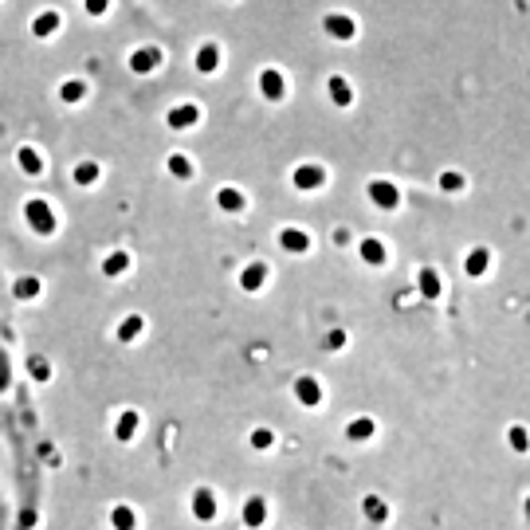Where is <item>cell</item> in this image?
I'll use <instances>...</instances> for the list:
<instances>
[{
    "instance_id": "6da1fadb",
    "label": "cell",
    "mask_w": 530,
    "mask_h": 530,
    "mask_svg": "<svg viewBox=\"0 0 530 530\" xmlns=\"http://www.w3.org/2000/svg\"><path fill=\"white\" fill-rule=\"evenodd\" d=\"M24 216H28V224L40 232V236H51V232L60 228V221H55L51 204H48V200H40V197H32L28 204H24Z\"/></svg>"
},
{
    "instance_id": "7a4b0ae2",
    "label": "cell",
    "mask_w": 530,
    "mask_h": 530,
    "mask_svg": "<svg viewBox=\"0 0 530 530\" xmlns=\"http://www.w3.org/2000/svg\"><path fill=\"white\" fill-rule=\"evenodd\" d=\"M370 200L377 204V209H397L400 204V189L393 185V181H370Z\"/></svg>"
},
{
    "instance_id": "3957f363",
    "label": "cell",
    "mask_w": 530,
    "mask_h": 530,
    "mask_svg": "<svg viewBox=\"0 0 530 530\" xmlns=\"http://www.w3.org/2000/svg\"><path fill=\"white\" fill-rule=\"evenodd\" d=\"M291 181H295V189L299 193H314V189L326 185V169H322V165H299Z\"/></svg>"
},
{
    "instance_id": "277c9868",
    "label": "cell",
    "mask_w": 530,
    "mask_h": 530,
    "mask_svg": "<svg viewBox=\"0 0 530 530\" xmlns=\"http://www.w3.org/2000/svg\"><path fill=\"white\" fill-rule=\"evenodd\" d=\"M165 122H169V130H189V126L200 122V106L197 102H181V106H173V111L165 114Z\"/></svg>"
},
{
    "instance_id": "5b68a950",
    "label": "cell",
    "mask_w": 530,
    "mask_h": 530,
    "mask_svg": "<svg viewBox=\"0 0 530 530\" xmlns=\"http://www.w3.org/2000/svg\"><path fill=\"white\" fill-rule=\"evenodd\" d=\"M322 28H326V36H334V40H354V36H358V24H354L350 16H342V12H330V16L322 20Z\"/></svg>"
},
{
    "instance_id": "8992f818",
    "label": "cell",
    "mask_w": 530,
    "mask_h": 530,
    "mask_svg": "<svg viewBox=\"0 0 530 530\" xmlns=\"http://www.w3.org/2000/svg\"><path fill=\"white\" fill-rule=\"evenodd\" d=\"M377 436V420L373 417H354L350 424H346V440L350 444H365V440H373Z\"/></svg>"
},
{
    "instance_id": "52a82bcc",
    "label": "cell",
    "mask_w": 530,
    "mask_h": 530,
    "mask_svg": "<svg viewBox=\"0 0 530 530\" xmlns=\"http://www.w3.org/2000/svg\"><path fill=\"white\" fill-rule=\"evenodd\" d=\"M161 48H138L130 55V71H138V75H150V71H158L161 67Z\"/></svg>"
},
{
    "instance_id": "ba28073f",
    "label": "cell",
    "mask_w": 530,
    "mask_h": 530,
    "mask_svg": "<svg viewBox=\"0 0 530 530\" xmlns=\"http://www.w3.org/2000/svg\"><path fill=\"white\" fill-rule=\"evenodd\" d=\"M279 248L291 251V256H302V251H310V232H302V228H279Z\"/></svg>"
},
{
    "instance_id": "9c48e42d",
    "label": "cell",
    "mask_w": 530,
    "mask_h": 530,
    "mask_svg": "<svg viewBox=\"0 0 530 530\" xmlns=\"http://www.w3.org/2000/svg\"><path fill=\"white\" fill-rule=\"evenodd\" d=\"M260 90H263V99L267 102H283V95H287V83H283V75L275 67H267L260 75Z\"/></svg>"
},
{
    "instance_id": "30bf717a",
    "label": "cell",
    "mask_w": 530,
    "mask_h": 530,
    "mask_svg": "<svg viewBox=\"0 0 530 530\" xmlns=\"http://www.w3.org/2000/svg\"><path fill=\"white\" fill-rule=\"evenodd\" d=\"M295 397H299V405H307V409L322 405V385H319V377H299V381H295Z\"/></svg>"
},
{
    "instance_id": "8fae6325",
    "label": "cell",
    "mask_w": 530,
    "mask_h": 530,
    "mask_svg": "<svg viewBox=\"0 0 530 530\" xmlns=\"http://www.w3.org/2000/svg\"><path fill=\"white\" fill-rule=\"evenodd\" d=\"M60 28H63V16H60V12H40V16L32 20V36H36V40H51Z\"/></svg>"
},
{
    "instance_id": "7c38bea8",
    "label": "cell",
    "mask_w": 530,
    "mask_h": 530,
    "mask_svg": "<svg viewBox=\"0 0 530 530\" xmlns=\"http://www.w3.org/2000/svg\"><path fill=\"white\" fill-rule=\"evenodd\" d=\"M193 515H197L200 522H212V519H216V499H212V491L200 487L197 495H193Z\"/></svg>"
},
{
    "instance_id": "4fadbf2b",
    "label": "cell",
    "mask_w": 530,
    "mask_h": 530,
    "mask_svg": "<svg viewBox=\"0 0 530 530\" xmlns=\"http://www.w3.org/2000/svg\"><path fill=\"white\" fill-rule=\"evenodd\" d=\"M361 515L370 522H389V503L381 499V495H365L361 499Z\"/></svg>"
},
{
    "instance_id": "5bb4252c",
    "label": "cell",
    "mask_w": 530,
    "mask_h": 530,
    "mask_svg": "<svg viewBox=\"0 0 530 530\" xmlns=\"http://www.w3.org/2000/svg\"><path fill=\"white\" fill-rule=\"evenodd\" d=\"M358 256H361L365 263H370V267H381V263L389 260V251H385V244H381V240H373V236H370V240H361Z\"/></svg>"
},
{
    "instance_id": "9a60e30c",
    "label": "cell",
    "mask_w": 530,
    "mask_h": 530,
    "mask_svg": "<svg viewBox=\"0 0 530 530\" xmlns=\"http://www.w3.org/2000/svg\"><path fill=\"white\" fill-rule=\"evenodd\" d=\"M263 283H267V263H248V267L240 271V287L244 291H260Z\"/></svg>"
},
{
    "instance_id": "2e32d148",
    "label": "cell",
    "mask_w": 530,
    "mask_h": 530,
    "mask_svg": "<svg viewBox=\"0 0 530 530\" xmlns=\"http://www.w3.org/2000/svg\"><path fill=\"white\" fill-rule=\"evenodd\" d=\"M216 204H221L224 212H244V209H248V197H244L240 189H232V185H224V189L216 193Z\"/></svg>"
},
{
    "instance_id": "e0dca14e",
    "label": "cell",
    "mask_w": 530,
    "mask_h": 530,
    "mask_svg": "<svg viewBox=\"0 0 530 530\" xmlns=\"http://www.w3.org/2000/svg\"><path fill=\"white\" fill-rule=\"evenodd\" d=\"M197 71H200V75L221 71V48H216V43H204V48L197 51Z\"/></svg>"
},
{
    "instance_id": "ac0fdd59",
    "label": "cell",
    "mask_w": 530,
    "mask_h": 530,
    "mask_svg": "<svg viewBox=\"0 0 530 530\" xmlns=\"http://www.w3.org/2000/svg\"><path fill=\"white\" fill-rule=\"evenodd\" d=\"M244 522H248V526H263V522H267V499L251 495V499L244 503Z\"/></svg>"
},
{
    "instance_id": "d6986e66",
    "label": "cell",
    "mask_w": 530,
    "mask_h": 530,
    "mask_svg": "<svg viewBox=\"0 0 530 530\" xmlns=\"http://www.w3.org/2000/svg\"><path fill=\"white\" fill-rule=\"evenodd\" d=\"M16 165H20L24 173H32V177H36V173H43V158L32 150V146H20V150H16Z\"/></svg>"
},
{
    "instance_id": "ffe728a7",
    "label": "cell",
    "mask_w": 530,
    "mask_h": 530,
    "mask_svg": "<svg viewBox=\"0 0 530 530\" xmlns=\"http://www.w3.org/2000/svg\"><path fill=\"white\" fill-rule=\"evenodd\" d=\"M326 90H330V99L338 102V106H350V102H354V87L342 79V75H334V79L326 83Z\"/></svg>"
},
{
    "instance_id": "44dd1931",
    "label": "cell",
    "mask_w": 530,
    "mask_h": 530,
    "mask_svg": "<svg viewBox=\"0 0 530 530\" xmlns=\"http://www.w3.org/2000/svg\"><path fill=\"white\" fill-rule=\"evenodd\" d=\"M487 263H491V251H487V248H471L468 260H463V271H468V275H483V271H487Z\"/></svg>"
},
{
    "instance_id": "7402d4cb",
    "label": "cell",
    "mask_w": 530,
    "mask_h": 530,
    "mask_svg": "<svg viewBox=\"0 0 530 530\" xmlns=\"http://www.w3.org/2000/svg\"><path fill=\"white\" fill-rule=\"evenodd\" d=\"M420 295H424V299H436V295H440V291H444V283H440V275H436V271H432V267H424V271H420Z\"/></svg>"
},
{
    "instance_id": "603a6c76",
    "label": "cell",
    "mask_w": 530,
    "mask_h": 530,
    "mask_svg": "<svg viewBox=\"0 0 530 530\" xmlns=\"http://www.w3.org/2000/svg\"><path fill=\"white\" fill-rule=\"evenodd\" d=\"M60 99L63 102H83V99H87V83H83V79H67L60 87Z\"/></svg>"
},
{
    "instance_id": "cb8c5ba5",
    "label": "cell",
    "mask_w": 530,
    "mask_h": 530,
    "mask_svg": "<svg viewBox=\"0 0 530 530\" xmlns=\"http://www.w3.org/2000/svg\"><path fill=\"white\" fill-rule=\"evenodd\" d=\"M507 440H510V448L519 452V456H526L530 452V432L522 428V424H510V432H507Z\"/></svg>"
},
{
    "instance_id": "d4e9b609",
    "label": "cell",
    "mask_w": 530,
    "mask_h": 530,
    "mask_svg": "<svg viewBox=\"0 0 530 530\" xmlns=\"http://www.w3.org/2000/svg\"><path fill=\"white\" fill-rule=\"evenodd\" d=\"M126 267H130V256H126V251H114V256H106V263H102L106 275H122Z\"/></svg>"
},
{
    "instance_id": "484cf974",
    "label": "cell",
    "mask_w": 530,
    "mask_h": 530,
    "mask_svg": "<svg viewBox=\"0 0 530 530\" xmlns=\"http://www.w3.org/2000/svg\"><path fill=\"white\" fill-rule=\"evenodd\" d=\"M75 181H79V185H95V181H99V165H95V161H79V165H75Z\"/></svg>"
},
{
    "instance_id": "4316f807",
    "label": "cell",
    "mask_w": 530,
    "mask_h": 530,
    "mask_svg": "<svg viewBox=\"0 0 530 530\" xmlns=\"http://www.w3.org/2000/svg\"><path fill=\"white\" fill-rule=\"evenodd\" d=\"M169 173L173 177H193V161L185 153H169Z\"/></svg>"
},
{
    "instance_id": "83f0119b",
    "label": "cell",
    "mask_w": 530,
    "mask_h": 530,
    "mask_svg": "<svg viewBox=\"0 0 530 530\" xmlns=\"http://www.w3.org/2000/svg\"><path fill=\"white\" fill-rule=\"evenodd\" d=\"M138 334H141V314H130V319L118 326V338H122V342H134Z\"/></svg>"
},
{
    "instance_id": "f1b7e54d",
    "label": "cell",
    "mask_w": 530,
    "mask_h": 530,
    "mask_svg": "<svg viewBox=\"0 0 530 530\" xmlns=\"http://www.w3.org/2000/svg\"><path fill=\"white\" fill-rule=\"evenodd\" d=\"M251 448H256V452L275 448V432H271V428H256V432H251Z\"/></svg>"
},
{
    "instance_id": "f546056e",
    "label": "cell",
    "mask_w": 530,
    "mask_h": 530,
    "mask_svg": "<svg viewBox=\"0 0 530 530\" xmlns=\"http://www.w3.org/2000/svg\"><path fill=\"white\" fill-rule=\"evenodd\" d=\"M134 428H138V412H122V420H118V440H130Z\"/></svg>"
},
{
    "instance_id": "4dcf8cb0",
    "label": "cell",
    "mask_w": 530,
    "mask_h": 530,
    "mask_svg": "<svg viewBox=\"0 0 530 530\" xmlns=\"http://www.w3.org/2000/svg\"><path fill=\"white\" fill-rule=\"evenodd\" d=\"M463 185H468V181H463L460 173H440V189L444 193H460Z\"/></svg>"
},
{
    "instance_id": "1f68e13d",
    "label": "cell",
    "mask_w": 530,
    "mask_h": 530,
    "mask_svg": "<svg viewBox=\"0 0 530 530\" xmlns=\"http://www.w3.org/2000/svg\"><path fill=\"white\" fill-rule=\"evenodd\" d=\"M16 295H20V299H36V295H40V279H32V275L20 279L16 283Z\"/></svg>"
},
{
    "instance_id": "d6a6232c",
    "label": "cell",
    "mask_w": 530,
    "mask_h": 530,
    "mask_svg": "<svg viewBox=\"0 0 530 530\" xmlns=\"http://www.w3.org/2000/svg\"><path fill=\"white\" fill-rule=\"evenodd\" d=\"M114 526H118V530H134V515H130V507H114Z\"/></svg>"
},
{
    "instance_id": "836d02e7",
    "label": "cell",
    "mask_w": 530,
    "mask_h": 530,
    "mask_svg": "<svg viewBox=\"0 0 530 530\" xmlns=\"http://www.w3.org/2000/svg\"><path fill=\"white\" fill-rule=\"evenodd\" d=\"M83 8H87L90 16H102V12L111 8V0H83Z\"/></svg>"
},
{
    "instance_id": "e575fe53",
    "label": "cell",
    "mask_w": 530,
    "mask_h": 530,
    "mask_svg": "<svg viewBox=\"0 0 530 530\" xmlns=\"http://www.w3.org/2000/svg\"><path fill=\"white\" fill-rule=\"evenodd\" d=\"M346 346V330H334L330 338H326V350H342Z\"/></svg>"
},
{
    "instance_id": "d590c367",
    "label": "cell",
    "mask_w": 530,
    "mask_h": 530,
    "mask_svg": "<svg viewBox=\"0 0 530 530\" xmlns=\"http://www.w3.org/2000/svg\"><path fill=\"white\" fill-rule=\"evenodd\" d=\"M522 515H526V522H530V495L522 499Z\"/></svg>"
}]
</instances>
